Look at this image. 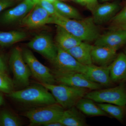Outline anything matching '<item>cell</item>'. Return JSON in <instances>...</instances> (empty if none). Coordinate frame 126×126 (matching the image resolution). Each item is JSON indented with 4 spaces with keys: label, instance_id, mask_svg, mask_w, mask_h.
Masks as SVG:
<instances>
[{
    "label": "cell",
    "instance_id": "7c38bea8",
    "mask_svg": "<svg viewBox=\"0 0 126 126\" xmlns=\"http://www.w3.org/2000/svg\"><path fill=\"white\" fill-rule=\"evenodd\" d=\"M50 16L46 10L37 4L21 19V24L25 27L35 29L49 24Z\"/></svg>",
    "mask_w": 126,
    "mask_h": 126
},
{
    "label": "cell",
    "instance_id": "4316f807",
    "mask_svg": "<svg viewBox=\"0 0 126 126\" xmlns=\"http://www.w3.org/2000/svg\"><path fill=\"white\" fill-rule=\"evenodd\" d=\"M14 87L13 80L7 73L0 72V93L9 94L14 91Z\"/></svg>",
    "mask_w": 126,
    "mask_h": 126
},
{
    "label": "cell",
    "instance_id": "6da1fadb",
    "mask_svg": "<svg viewBox=\"0 0 126 126\" xmlns=\"http://www.w3.org/2000/svg\"><path fill=\"white\" fill-rule=\"evenodd\" d=\"M49 24L63 27L83 42L95 41L100 35L93 17L74 19L65 18L57 13L50 16Z\"/></svg>",
    "mask_w": 126,
    "mask_h": 126
},
{
    "label": "cell",
    "instance_id": "7a4b0ae2",
    "mask_svg": "<svg viewBox=\"0 0 126 126\" xmlns=\"http://www.w3.org/2000/svg\"><path fill=\"white\" fill-rule=\"evenodd\" d=\"M42 85H34L23 89L13 91L7 96L20 103L34 106H46L57 103L51 93Z\"/></svg>",
    "mask_w": 126,
    "mask_h": 126
},
{
    "label": "cell",
    "instance_id": "74e56055",
    "mask_svg": "<svg viewBox=\"0 0 126 126\" xmlns=\"http://www.w3.org/2000/svg\"><path fill=\"white\" fill-rule=\"evenodd\" d=\"M124 53H125L126 54V49H125V51H124Z\"/></svg>",
    "mask_w": 126,
    "mask_h": 126
},
{
    "label": "cell",
    "instance_id": "603a6c76",
    "mask_svg": "<svg viewBox=\"0 0 126 126\" xmlns=\"http://www.w3.org/2000/svg\"><path fill=\"white\" fill-rule=\"evenodd\" d=\"M53 4L57 13L62 16L74 19H82L79 11L71 6L59 0H56Z\"/></svg>",
    "mask_w": 126,
    "mask_h": 126
},
{
    "label": "cell",
    "instance_id": "d4e9b609",
    "mask_svg": "<svg viewBox=\"0 0 126 126\" xmlns=\"http://www.w3.org/2000/svg\"><path fill=\"white\" fill-rule=\"evenodd\" d=\"M109 30H121L126 32V2L110 20Z\"/></svg>",
    "mask_w": 126,
    "mask_h": 126
},
{
    "label": "cell",
    "instance_id": "e0dca14e",
    "mask_svg": "<svg viewBox=\"0 0 126 126\" xmlns=\"http://www.w3.org/2000/svg\"><path fill=\"white\" fill-rule=\"evenodd\" d=\"M120 9L117 2H108L97 5L92 11L94 23L101 24L110 20Z\"/></svg>",
    "mask_w": 126,
    "mask_h": 126
},
{
    "label": "cell",
    "instance_id": "9a60e30c",
    "mask_svg": "<svg viewBox=\"0 0 126 126\" xmlns=\"http://www.w3.org/2000/svg\"><path fill=\"white\" fill-rule=\"evenodd\" d=\"M90 81L101 86H109L112 83L110 79L108 67L94 64L86 65L83 74Z\"/></svg>",
    "mask_w": 126,
    "mask_h": 126
},
{
    "label": "cell",
    "instance_id": "d6a6232c",
    "mask_svg": "<svg viewBox=\"0 0 126 126\" xmlns=\"http://www.w3.org/2000/svg\"><path fill=\"white\" fill-rule=\"evenodd\" d=\"M4 102V96L2 93H0V108L3 105Z\"/></svg>",
    "mask_w": 126,
    "mask_h": 126
},
{
    "label": "cell",
    "instance_id": "d6986e66",
    "mask_svg": "<svg viewBox=\"0 0 126 126\" xmlns=\"http://www.w3.org/2000/svg\"><path fill=\"white\" fill-rule=\"evenodd\" d=\"M93 46L85 42H82L68 50L79 63L84 65H90L93 64L92 58Z\"/></svg>",
    "mask_w": 126,
    "mask_h": 126
},
{
    "label": "cell",
    "instance_id": "2e32d148",
    "mask_svg": "<svg viewBox=\"0 0 126 126\" xmlns=\"http://www.w3.org/2000/svg\"><path fill=\"white\" fill-rule=\"evenodd\" d=\"M116 49L106 46H93L91 52L93 64L98 66L108 67L116 56Z\"/></svg>",
    "mask_w": 126,
    "mask_h": 126
},
{
    "label": "cell",
    "instance_id": "4dcf8cb0",
    "mask_svg": "<svg viewBox=\"0 0 126 126\" xmlns=\"http://www.w3.org/2000/svg\"><path fill=\"white\" fill-rule=\"evenodd\" d=\"M84 1L86 6L92 12L98 5L97 0H84Z\"/></svg>",
    "mask_w": 126,
    "mask_h": 126
},
{
    "label": "cell",
    "instance_id": "f35d334b",
    "mask_svg": "<svg viewBox=\"0 0 126 126\" xmlns=\"http://www.w3.org/2000/svg\"></svg>",
    "mask_w": 126,
    "mask_h": 126
},
{
    "label": "cell",
    "instance_id": "ba28073f",
    "mask_svg": "<svg viewBox=\"0 0 126 126\" xmlns=\"http://www.w3.org/2000/svg\"><path fill=\"white\" fill-rule=\"evenodd\" d=\"M57 54L52 63L55 67L54 72L59 73H80L83 74L86 65L79 63L67 51L57 46Z\"/></svg>",
    "mask_w": 126,
    "mask_h": 126
},
{
    "label": "cell",
    "instance_id": "f1b7e54d",
    "mask_svg": "<svg viewBox=\"0 0 126 126\" xmlns=\"http://www.w3.org/2000/svg\"><path fill=\"white\" fill-rule=\"evenodd\" d=\"M13 0H0V12L14 4Z\"/></svg>",
    "mask_w": 126,
    "mask_h": 126
},
{
    "label": "cell",
    "instance_id": "cb8c5ba5",
    "mask_svg": "<svg viewBox=\"0 0 126 126\" xmlns=\"http://www.w3.org/2000/svg\"><path fill=\"white\" fill-rule=\"evenodd\" d=\"M106 113L120 122L123 121L126 114V106H121L111 104L97 103Z\"/></svg>",
    "mask_w": 126,
    "mask_h": 126
},
{
    "label": "cell",
    "instance_id": "ffe728a7",
    "mask_svg": "<svg viewBox=\"0 0 126 126\" xmlns=\"http://www.w3.org/2000/svg\"><path fill=\"white\" fill-rule=\"evenodd\" d=\"M57 26L55 40L57 46L62 49L68 51L83 42L63 27Z\"/></svg>",
    "mask_w": 126,
    "mask_h": 126
},
{
    "label": "cell",
    "instance_id": "30bf717a",
    "mask_svg": "<svg viewBox=\"0 0 126 126\" xmlns=\"http://www.w3.org/2000/svg\"><path fill=\"white\" fill-rule=\"evenodd\" d=\"M53 73L56 82L60 84L92 90H97L102 88L101 85L90 81L84 74L81 73L54 72Z\"/></svg>",
    "mask_w": 126,
    "mask_h": 126
},
{
    "label": "cell",
    "instance_id": "5bb4252c",
    "mask_svg": "<svg viewBox=\"0 0 126 126\" xmlns=\"http://www.w3.org/2000/svg\"><path fill=\"white\" fill-rule=\"evenodd\" d=\"M110 79L112 83L126 82V54L121 52L108 66Z\"/></svg>",
    "mask_w": 126,
    "mask_h": 126
},
{
    "label": "cell",
    "instance_id": "8d00e7d4",
    "mask_svg": "<svg viewBox=\"0 0 126 126\" xmlns=\"http://www.w3.org/2000/svg\"><path fill=\"white\" fill-rule=\"evenodd\" d=\"M109 0H100L102 2H106V1H108Z\"/></svg>",
    "mask_w": 126,
    "mask_h": 126
},
{
    "label": "cell",
    "instance_id": "484cf974",
    "mask_svg": "<svg viewBox=\"0 0 126 126\" xmlns=\"http://www.w3.org/2000/svg\"><path fill=\"white\" fill-rule=\"evenodd\" d=\"M21 121L18 117L8 110L0 112V126H20Z\"/></svg>",
    "mask_w": 126,
    "mask_h": 126
},
{
    "label": "cell",
    "instance_id": "7402d4cb",
    "mask_svg": "<svg viewBox=\"0 0 126 126\" xmlns=\"http://www.w3.org/2000/svg\"><path fill=\"white\" fill-rule=\"evenodd\" d=\"M26 37V34L23 31H0V46H10L23 40Z\"/></svg>",
    "mask_w": 126,
    "mask_h": 126
},
{
    "label": "cell",
    "instance_id": "8fae6325",
    "mask_svg": "<svg viewBox=\"0 0 126 126\" xmlns=\"http://www.w3.org/2000/svg\"><path fill=\"white\" fill-rule=\"evenodd\" d=\"M36 4L32 1L24 0L15 7L5 11L0 17V21L4 24H10L22 19Z\"/></svg>",
    "mask_w": 126,
    "mask_h": 126
},
{
    "label": "cell",
    "instance_id": "83f0119b",
    "mask_svg": "<svg viewBox=\"0 0 126 126\" xmlns=\"http://www.w3.org/2000/svg\"><path fill=\"white\" fill-rule=\"evenodd\" d=\"M45 9L50 16L53 15L57 13L53 4L46 0H40L38 3Z\"/></svg>",
    "mask_w": 126,
    "mask_h": 126
},
{
    "label": "cell",
    "instance_id": "ac0fdd59",
    "mask_svg": "<svg viewBox=\"0 0 126 126\" xmlns=\"http://www.w3.org/2000/svg\"><path fill=\"white\" fill-rule=\"evenodd\" d=\"M59 121L63 126H87L86 118L75 106L65 109Z\"/></svg>",
    "mask_w": 126,
    "mask_h": 126
},
{
    "label": "cell",
    "instance_id": "5b68a950",
    "mask_svg": "<svg viewBox=\"0 0 126 126\" xmlns=\"http://www.w3.org/2000/svg\"><path fill=\"white\" fill-rule=\"evenodd\" d=\"M9 65L13 74L15 87L25 88L30 84L31 72L23 58L22 50L18 47L12 50L9 59Z\"/></svg>",
    "mask_w": 126,
    "mask_h": 126
},
{
    "label": "cell",
    "instance_id": "1f68e13d",
    "mask_svg": "<svg viewBox=\"0 0 126 126\" xmlns=\"http://www.w3.org/2000/svg\"><path fill=\"white\" fill-rule=\"evenodd\" d=\"M45 126H63V124L59 121L52 122L48 123Z\"/></svg>",
    "mask_w": 126,
    "mask_h": 126
},
{
    "label": "cell",
    "instance_id": "3957f363",
    "mask_svg": "<svg viewBox=\"0 0 126 126\" xmlns=\"http://www.w3.org/2000/svg\"><path fill=\"white\" fill-rule=\"evenodd\" d=\"M51 93L56 103L64 110L75 106L79 99L83 97L89 89L74 87L60 84L59 85L39 83Z\"/></svg>",
    "mask_w": 126,
    "mask_h": 126
},
{
    "label": "cell",
    "instance_id": "d590c367",
    "mask_svg": "<svg viewBox=\"0 0 126 126\" xmlns=\"http://www.w3.org/2000/svg\"><path fill=\"white\" fill-rule=\"evenodd\" d=\"M46 0L48 1H49L50 2H52V3H53L56 0Z\"/></svg>",
    "mask_w": 126,
    "mask_h": 126
},
{
    "label": "cell",
    "instance_id": "ab89813d",
    "mask_svg": "<svg viewBox=\"0 0 126 126\" xmlns=\"http://www.w3.org/2000/svg\"></svg>",
    "mask_w": 126,
    "mask_h": 126
},
{
    "label": "cell",
    "instance_id": "8992f818",
    "mask_svg": "<svg viewBox=\"0 0 126 126\" xmlns=\"http://www.w3.org/2000/svg\"><path fill=\"white\" fill-rule=\"evenodd\" d=\"M84 97L90 98L97 103L111 104L126 106V87L124 83L105 89H97L88 92Z\"/></svg>",
    "mask_w": 126,
    "mask_h": 126
},
{
    "label": "cell",
    "instance_id": "44dd1931",
    "mask_svg": "<svg viewBox=\"0 0 126 126\" xmlns=\"http://www.w3.org/2000/svg\"><path fill=\"white\" fill-rule=\"evenodd\" d=\"M75 107L82 113L89 116H108L96 102L88 98L83 97L79 99Z\"/></svg>",
    "mask_w": 126,
    "mask_h": 126
},
{
    "label": "cell",
    "instance_id": "4fadbf2b",
    "mask_svg": "<svg viewBox=\"0 0 126 126\" xmlns=\"http://www.w3.org/2000/svg\"><path fill=\"white\" fill-rule=\"evenodd\" d=\"M126 45V32L121 30H109L95 40L94 45L112 48L117 50Z\"/></svg>",
    "mask_w": 126,
    "mask_h": 126
},
{
    "label": "cell",
    "instance_id": "52a82bcc",
    "mask_svg": "<svg viewBox=\"0 0 126 126\" xmlns=\"http://www.w3.org/2000/svg\"><path fill=\"white\" fill-rule=\"evenodd\" d=\"M22 52L23 58L29 68L32 75L39 83L54 84L56 79L49 68L40 62L30 49H24Z\"/></svg>",
    "mask_w": 126,
    "mask_h": 126
},
{
    "label": "cell",
    "instance_id": "9c48e42d",
    "mask_svg": "<svg viewBox=\"0 0 126 126\" xmlns=\"http://www.w3.org/2000/svg\"><path fill=\"white\" fill-rule=\"evenodd\" d=\"M27 45L51 63H53L55 60L57 54V47L54 44L49 35L39 34L27 43Z\"/></svg>",
    "mask_w": 126,
    "mask_h": 126
},
{
    "label": "cell",
    "instance_id": "277c9868",
    "mask_svg": "<svg viewBox=\"0 0 126 126\" xmlns=\"http://www.w3.org/2000/svg\"><path fill=\"white\" fill-rule=\"evenodd\" d=\"M64 110L56 103L31 109L24 115L29 119L30 126H45L50 123L59 121Z\"/></svg>",
    "mask_w": 126,
    "mask_h": 126
},
{
    "label": "cell",
    "instance_id": "836d02e7",
    "mask_svg": "<svg viewBox=\"0 0 126 126\" xmlns=\"http://www.w3.org/2000/svg\"><path fill=\"white\" fill-rule=\"evenodd\" d=\"M70 0L73 1L83 5H86L84 0Z\"/></svg>",
    "mask_w": 126,
    "mask_h": 126
},
{
    "label": "cell",
    "instance_id": "f546056e",
    "mask_svg": "<svg viewBox=\"0 0 126 126\" xmlns=\"http://www.w3.org/2000/svg\"><path fill=\"white\" fill-rule=\"evenodd\" d=\"M7 67L4 57L0 54V72L7 73Z\"/></svg>",
    "mask_w": 126,
    "mask_h": 126
},
{
    "label": "cell",
    "instance_id": "e575fe53",
    "mask_svg": "<svg viewBox=\"0 0 126 126\" xmlns=\"http://www.w3.org/2000/svg\"><path fill=\"white\" fill-rule=\"evenodd\" d=\"M27 0L30 1H32V2L35 3V4H37L38 3L40 0Z\"/></svg>",
    "mask_w": 126,
    "mask_h": 126
}]
</instances>
